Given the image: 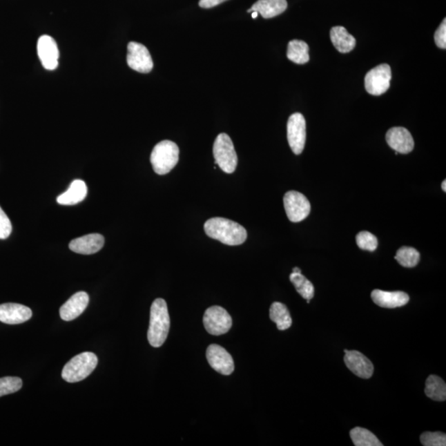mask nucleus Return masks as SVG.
Segmentation results:
<instances>
[{
	"mask_svg": "<svg viewBox=\"0 0 446 446\" xmlns=\"http://www.w3.org/2000/svg\"><path fill=\"white\" fill-rule=\"evenodd\" d=\"M205 233L225 245L239 246L246 242V230L239 223L224 217H213L205 222Z\"/></svg>",
	"mask_w": 446,
	"mask_h": 446,
	"instance_id": "obj_1",
	"label": "nucleus"
},
{
	"mask_svg": "<svg viewBox=\"0 0 446 446\" xmlns=\"http://www.w3.org/2000/svg\"><path fill=\"white\" fill-rule=\"evenodd\" d=\"M171 327L166 302L157 298L151 308L150 326L147 338L151 347H161L165 343Z\"/></svg>",
	"mask_w": 446,
	"mask_h": 446,
	"instance_id": "obj_2",
	"label": "nucleus"
},
{
	"mask_svg": "<svg viewBox=\"0 0 446 446\" xmlns=\"http://www.w3.org/2000/svg\"><path fill=\"white\" fill-rule=\"evenodd\" d=\"M98 365V357L92 352H84L71 359L63 368L61 376L66 382H81L90 374Z\"/></svg>",
	"mask_w": 446,
	"mask_h": 446,
	"instance_id": "obj_3",
	"label": "nucleus"
},
{
	"mask_svg": "<svg viewBox=\"0 0 446 446\" xmlns=\"http://www.w3.org/2000/svg\"><path fill=\"white\" fill-rule=\"evenodd\" d=\"M180 149L175 142L162 141L155 145L151 155V163L157 175H164L174 169L179 162Z\"/></svg>",
	"mask_w": 446,
	"mask_h": 446,
	"instance_id": "obj_4",
	"label": "nucleus"
},
{
	"mask_svg": "<svg viewBox=\"0 0 446 446\" xmlns=\"http://www.w3.org/2000/svg\"><path fill=\"white\" fill-rule=\"evenodd\" d=\"M213 157L217 166L225 173L231 174L235 171L238 162L237 155L229 135H218L213 144Z\"/></svg>",
	"mask_w": 446,
	"mask_h": 446,
	"instance_id": "obj_5",
	"label": "nucleus"
},
{
	"mask_svg": "<svg viewBox=\"0 0 446 446\" xmlns=\"http://www.w3.org/2000/svg\"><path fill=\"white\" fill-rule=\"evenodd\" d=\"M204 325L209 334L221 336L230 331L233 326V320L222 307L213 306L206 310Z\"/></svg>",
	"mask_w": 446,
	"mask_h": 446,
	"instance_id": "obj_6",
	"label": "nucleus"
},
{
	"mask_svg": "<svg viewBox=\"0 0 446 446\" xmlns=\"http://www.w3.org/2000/svg\"><path fill=\"white\" fill-rule=\"evenodd\" d=\"M284 205L289 221L300 222L311 212V204L307 197L298 191H289L284 197Z\"/></svg>",
	"mask_w": 446,
	"mask_h": 446,
	"instance_id": "obj_7",
	"label": "nucleus"
},
{
	"mask_svg": "<svg viewBox=\"0 0 446 446\" xmlns=\"http://www.w3.org/2000/svg\"><path fill=\"white\" fill-rule=\"evenodd\" d=\"M392 72L389 65L382 64L369 71L365 75V90L369 94L380 96L389 89Z\"/></svg>",
	"mask_w": 446,
	"mask_h": 446,
	"instance_id": "obj_8",
	"label": "nucleus"
},
{
	"mask_svg": "<svg viewBox=\"0 0 446 446\" xmlns=\"http://www.w3.org/2000/svg\"><path fill=\"white\" fill-rule=\"evenodd\" d=\"M287 137L290 148L295 155H300L306 142V121L300 113L289 117L287 124Z\"/></svg>",
	"mask_w": 446,
	"mask_h": 446,
	"instance_id": "obj_9",
	"label": "nucleus"
},
{
	"mask_svg": "<svg viewBox=\"0 0 446 446\" xmlns=\"http://www.w3.org/2000/svg\"><path fill=\"white\" fill-rule=\"evenodd\" d=\"M127 62L130 68L146 74L153 69V61L144 45L131 41L128 45Z\"/></svg>",
	"mask_w": 446,
	"mask_h": 446,
	"instance_id": "obj_10",
	"label": "nucleus"
},
{
	"mask_svg": "<svg viewBox=\"0 0 446 446\" xmlns=\"http://www.w3.org/2000/svg\"><path fill=\"white\" fill-rule=\"evenodd\" d=\"M209 364L217 372L223 376H230L234 371L233 357L224 348L218 345H210L206 352Z\"/></svg>",
	"mask_w": 446,
	"mask_h": 446,
	"instance_id": "obj_11",
	"label": "nucleus"
},
{
	"mask_svg": "<svg viewBox=\"0 0 446 446\" xmlns=\"http://www.w3.org/2000/svg\"><path fill=\"white\" fill-rule=\"evenodd\" d=\"M37 54L45 69L54 70L58 67V46L52 37L43 35L37 41Z\"/></svg>",
	"mask_w": 446,
	"mask_h": 446,
	"instance_id": "obj_12",
	"label": "nucleus"
},
{
	"mask_svg": "<svg viewBox=\"0 0 446 446\" xmlns=\"http://www.w3.org/2000/svg\"><path fill=\"white\" fill-rule=\"evenodd\" d=\"M344 361L347 368L356 376L369 378L373 376L374 365L367 357L357 351L344 350Z\"/></svg>",
	"mask_w": 446,
	"mask_h": 446,
	"instance_id": "obj_13",
	"label": "nucleus"
},
{
	"mask_svg": "<svg viewBox=\"0 0 446 446\" xmlns=\"http://www.w3.org/2000/svg\"><path fill=\"white\" fill-rule=\"evenodd\" d=\"M32 317V310L28 307L8 302L0 304V322L10 325L26 322Z\"/></svg>",
	"mask_w": 446,
	"mask_h": 446,
	"instance_id": "obj_14",
	"label": "nucleus"
},
{
	"mask_svg": "<svg viewBox=\"0 0 446 446\" xmlns=\"http://www.w3.org/2000/svg\"><path fill=\"white\" fill-rule=\"evenodd\" d=\"M386 141L391 148L398 153H410L414 148V140L407 129L393 128L386 134Z\"/></svg>",
	"mask_w": 446,
	"mask_h": 446,
	"instance_id": "obj_15",
	"label": "nucleus"
},
{
	"mask_svg": "<svg viewBox=\"0 0 446 446\" xmlns=\"http://www.w3.org/2000/svg\"><path fill=\"white\" fill-rule=\"evenodd\" d=\"M89 294L86 292H78L61 306L60 316L64 321H72L81 316L89 304Z\"/></svg>",
	"mask_w": 446,
	"mask_h": 446,
	"instance_id": "obj_16",
	"label": "nucleus"
},
{
	"mask_svg": "<svg viewBox=\"0 0 446 446\" xmlns=\"http://www.w3.org/2000/svg\"><path fill=\"white\" fill-rule=\"evenodd\" d=\"M104 246V237L100 234H89L74 239L69 244L70 249L75 253L93 255L99 252Z\"/></svg>",
	"mask_w": 446,
	"mask_h": 446,
	"instance_id": "obj_17",
	"label": "nucleus"
},
{
	"mask_svg": "<svg viewBox=\"0 0 446 446\" xmlns=\"http://www.w3.org/2000/svg\"><path fill=\"white\" fill-rule=\"evenodd\" d=\"M374 304L385 309H396L409 302L408 294L401 291L387 292L374 289L371 293Z\"/></svg>",
	"mask_w": 446,
	"mask_h": 446,
	"instance_id": "obj_18",
	"label": "nucleus"
},
{
	"mask_svg": "<svg viewBox=\"0 0 446 446\" xmlns=\"http://www.w3.org/2000/svg\"><path fill=\"white\" fill-rule=\"evenodd\" d=\"M287 7L286 0H258L247 12H258L264 19H272L283 14Z\"/></svg>",
	"mask_w": 446,
	"mask_h": 446,
	"instance_id": "obj_19",
	"label": "nucleus"
},
{
	"mask_svg": "<svg viewBox=\"0 0 446 446\" xmlns=\"http://www.w3.org/2000/svg\"><path fill=\"white\" fill-rule=\"evenodd\" d=\"M88 193L86 184L81 180H75L64 193L59 195L57 203L61 205H75L86 199Z\"/></svg>",
	"mask_w": 446,
	"mask_h": 446,
	"instance_id": "obj_20",
	"label": "nucleus"
},
{
	"mask_svg": "<svg viewBox=\"0 0 446 446\" xmlns=\"http://www.w3.org/2000/svg\"><path fill=\"white\" fill-rule=\"evenodd\" d=\"M331 40L336 50L342 53L351 52L355 48L356 40L344 27H334L330 32Z\"/></svg>",
	"mask_w": 446,
	"mask_h": 446,
	"instance_id": "obj_21",
	"label": "nucleus"
},
{
	"mask_svg": "<svg viewBox=\"0 0 446 446\" xmlns=\"http://www.w3.org/2000/svg\"><path fill=\"white\" fill-rule=\"evenodd\" d=\"M269 318L276 324L278 329L284 331L292 325V318L289 311L284 304L275 302L269 309Z\"/></svg>",
	"mask_w": 446,
	"mask_h": 446,
	"instance_id": "obj_22",
	"label": "nucleus"
},
{
	"mask_svg": "<svg viewBox=\"0 0 446 446\" xmlns=\"http://www.w3.org/2000/svg\"><path fill=\"white\" fill-rule=\"evenodd\" d=\"M287 57L289 60L296 64H306L310 60L309 45L300 40L289 41Z\"/></svg>",
	"mask_w": 446,
	"mask_h": 446,
	"instance_id": "obj_23",
	"label": "nucleus"
},
{
	"mask_svg": "<svg viewBox=\"0 0 446 446\" xmlns=\"http://www.w3.org/2000/svg\"><path fill=\"white\" fill-rule=\"evenodd\" d=\"M425 394L432 400L443 402L446 399V385L443 378L436 376H430L426 381Z\"/></svg>",
	"mask_w": 446,
	"mask_h": 446,
	"instance_id": "obj_24",
	"label": "nucleus"
},
{
	"mask_svg": "<svg viewBox=\"0 0 446 446\" xmlns=\"http://www.w3.org/2000/svg\"><path fill=\"white\" fill-rule=\"evenodd\" d=\"M350 436L356 446H382L377 436L367 429L356 427L352 429Z\"/></svg>",
	"mask_w": 446,
	"mask_h": 446,
	"instance_id": "obj_25",
	"label": "nucleus"
},
{
	"mask_svg": "<svg viewBox=\"0 0 446 446\" xmlns=\"http://www.w3.org/2000/svg\"><path fill=\"white\" fill-rule=\"evenodd\" d=\"M290 281L292 282L297 292L306 300H311L314 296L313 284L307 279L302 273H292L289 276Z\"/></svg>",
	"mask_w": 446,
	"mask_h": 446,
	"instance_id": "obj_26",
	"label": "nucleus"
},
{
	"mask_svg": "<svg viewBox=\"0 0 446 446\" xmlns=\"http://www.w3.org/2000/svg\"><path fill=\"white\" fill-rule=\"evenodd\" d=\"M395 260L406 268L415 267L420 260V253L412 247L403 246L397 251Z\"/></svg>",
	"mask_w": 446,
	"mask_h": 446,
	"instance_id": "obj_27",
	"label": "nucleus"
},
{
	"mask_svg": "<svg viewBox=\"0 0 446 446\" xmlns=\"http://www.w3.org/2000/svg\"><path fill=\"white\" fill-rule=\"evenodd\" d=\"M23 387V380L19 377L0 378V397L18 392Z\"/></svg>",
	"mask_w": 446,
	"mask_h": 446,
	"instance_id": "obj_28",
	"label": "nucleus"
},
{
	"mask_svg": "<svg viewBox=\"0 0 446 446\" xmlns=\"http://www.w3.org/2000/svg\"><path fill=\"white\" fill-rule=\"evenodd\" d=\"M357 246L361 250L374 251L378 247V240L376 235L369 233V231H360L356 235Z\"/></svg>",
	"mask_w": 446,
	"mask_h": 446,
	"instance_id": "obj_29",
	"label": "nucleus"
},
{
	"mask_svg": "<svg viewBox=\"0 0 446 446\" xmlns=\"http://www.w3.org/2000/svg\"><path fill=\"white\" fill-rule=\"evenodd\" d=\"M424 446H445L446 435L443 432H425L420 436Z\"/></svg>",
	"mask_w": 446,
	"mask_h": 446,
	"instance_id": "obj_30",
	"label": "nucleus"
},
{
	"mask_svg": "<svg viewBox=\"0 0 446 446\" xmlns=\"http://www.w3.org/2000/svg\"><path fill=\"white\" fill-rule=\"evenodd\" d=\"M12 233V224L10 218L0 207V239H7Z\"/></svg>",
	"mask_w": 446,
	"mask_h": 446,
	"instance_id": "obj_31",
	"label": "nucleus"
},
{
	"mask_svg": "<svg viewBox=\"0 0 446 446\" xmlns=\"http://www.w3.org/2000/svg\"><path fill=\"white\" fill-rule=\"evenodd\" d=\"M435 41L437 46L441 49L446 48V19L443 20V23L435 32Z\"/></svg>",
	"mask_w": 446,
	"mask_h": 446,
	"instance_id": "obj_32",
	"label": "nucleus"
},
{
	"mask_svg": "<svg viewBox=\"0 0 446 446\" xmlns=\"http://www.w3.org/2000/svg\"><path fill=\"white\" fill-rule=\"evenodd\" d=\"M226 1L227 0H200L199 4L201 8H211L220 6V3Z\"/></svg>",
	"mask_w": 446,
	"mask_h": 446,
	"instance_id": "obj_33",
	"label": "nucleus"
},
{
	"mask_svg": "<svg viewBox=\"0 0 446 446\" xmlns=\"http://www.w3.org/2000/svg\"><path fill=\"white\" fill-rule=\"evenodd\" d=\"M251 16H252V19H255L258 18V12H251Z\"/></svg>",
	"mask_w": 446,
	"mask_h": 446,
	"instance_id": "obj_34",
	"label": "nucleus"
},
{
	"mask_svg": "<svg viewBox=\"0 0 446 446\" xmlns=\"http://www.w3.org/2000/svg\"><path fill=\"white\" fill-rule=\"evenodd\" d=\"M293 273H302V272H301V269H300V268L295 267V268H293Z\"/></svg>",
	"mask_w": 446,
	"mask_h": 446,
	"instance_id": "obj_35",
	"label": "nucleus"
},
{
	"mask_svg": "<svg viewBox=\"0 0 446 446\" xmlns=\"http://www.w3.org/2000/svg\"><path fill=\"white\" fill-rule=\"evenodd\" d=\"M441 187H443V189L444 192H446V181L444 180L443 182V184H441Z\"/></svg>",
	"mask_w": 446,
	"mask_h": 446,
	"instance_id": "obj_36",
	"label": "nucleus"
}]
</instances>
